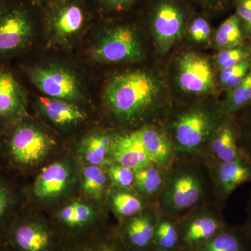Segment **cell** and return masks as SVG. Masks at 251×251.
Here are the masks:
<instances>
[{
	"instance_id": "15",
	"label": "cell",
	"mask_w": 251,
	"mask_h": 251,
	"mask_svg": "<svg viewBox=\"0 0 251 251\" xmlns=\"http://www.w3.org/2000/svg\"><path fill=\"white\" fill-rule=\"evenodd\" d=\"M143 144L153 163L168 168L176 155V148L171 135L163 126H143L133 130Z\"/></svg>"
},
{
	"instance_id": "42",
	"label": "cell",
	"mask_w": 251,
	"mask_h": 251,
	"mask_svg": "<svg viewBox=\"0 0 251 251\" xmlns=\"http://www.w3.org/2000/svg\"><path fill=\"white\" fill-rule=\"evenodd\" d=\"M151 251H168L166 250H163V249H158V248L153 247L152 250Z\"/></svg>"
},
{
	"instance_id": "7",
	"label": "cell",
	"mask_w": 251,
	"mask_h": 251,
	"mask_svg": "<svg viewBox=\"0 0 251 251\" xmlns=\"http://www.w3.org/2000/svg\"><path fill=\"white\" fill-rule=\"evenodd\" d=\"M21 122L9 133L6 153L10 161L16 166H33L45 158L54 142L35 126Z\"/></svg>"
},
{
	"instance_id": "17",
	"label": "cell",
	"mask_w": 251,
	"mask_h": 251,
	"mask_svg": "<svg viewBox=\"0 0 251 251\" xmlns=\"http://www.w3.org/2000/svg\"><path fill=\"white\" fill-rule=\"evenodd\" d=\"M110 163L136 170L153 163L134 132L117 133L109 153Z\"/></svg>"
},
{
	"instance_id": "31",
	"label": "cell",
	"mask_w": 251,
	"mask_h": 251,
	"mask_svg": "<svg viewBox=\"0 0 251 251\" xmlns=\"http://www.w3.org/2000/svg\"><path fill=\"white\" fill-rule=\"evenodd\" d=\"M14 195L9 185L0 179V244H3L2 237L6 241L9 227L6 225L8 218L14 203Z\"/></svg>"
},
{
	"instance_id": "9",
	"label": "cell",
	"mask_w": 251,
	"mask_h": 251,
	"mask_svg": "<svg viewBox=\"0 0 251 251\" xmlns=\"http://www.w3.org/2000/svg\"><path fill=\"white\" fill-rule=\"evenodd\" d=\"M204 158L212 181L216 203L224 209L229 198L239 186L251 182V161L245 154L228 162Z\"/></svg>"
},
{
	"instance_id": "34",
	"label": "cell",
	"mask_w": 251,
	"mask_h": 251,
	"mask_svg": "<svg viewBox=\"0 0 251 251\" xmlns=\"http://www.w3.org/2000/svg\"><path fill=\"white\" fill-rule=\"evenodd\" d=\"M190 38L198 44L208 42L211 37V27L209 23L202 18L195 19L188 29Z\"/></svg>"
},
{
	"instance_id": "45",
	"label": "cell",
	"mask_w": 251,
	"mask_h": 251,
	"mask_svg": "<svg viewBox=\"0 0 251 251\" xmlns=\"http://www.w3.org/2000/svg\"><path fill=\"white\" fill-rule=\"evenodd\" d=\"M0 153H1V150H0Z\"/></svg>"
},
{
	"instance_id": "27",
	"label": "cell",
	"mask_w": 251,
	"mask_h": 251,
	"mask_svg": "<svg viewBox=\"0 0 251 251\" xmlns=\"http://www.w3.org/2000/svg\"><path fill=\"white\" fill-rule=\"evenodd\" d=\"M251 105V69L242 82L233 90L227 92L224 100L220 103L224 115L235 114Z\"/></svg>"
},
{
	"instance_id": "12",
	"label": "cell",
	"mask_w": 251,
	"mask_h": 251,
	"mask_svg": "<svg viewBox=\"0 0 251 251\" xmlns=\"http://www.w3.org/2000/svg\"><path fill=\"white\" fill-rule=\"evenodd\" d=\"M184 23L182 12L173 2L163 1L157 6L151 18V29L160 53L169 52L179 40L184 30Z\"/></svg>"
},
{
	"instance_id": "29",
	"label": "cell",
	"mask_w": 251,
	"mask_h": 251,
	"mask_svg": "<svg viewBox=\"0 0 251 251\" xmlns=\"http://www.w3.org/2000/svg\"><path fill=\"white\" fill-rule=\"evenodd\" d=\"M251 69V56L233 67L226 68L220 71L219 85L226 92L237 87Z\"/></svg>"
},
{
	"instance_id": "32",
	"label": "cell",
	"mask_w": 251,
	"mask_h": 251,
	"mask_svg": "<svg viewBox=\"0 0 251 251\" xmlns=\"http://www.w3.org/2000/svg\"><path fill=\"white\" fill-rule=\"evenodd\" d=\"M239 146L251 161V105L234 114Z\"/></svg>"
},
{
	"instance_id": "18",
	"label": "cell",
	"mask_w": 251,
	"mask_h": 251,
	"mask_svg": "<svg viewBox=\"0 0 251 251\" xmlns=\"http://www.w3.org/2000/svg\"><path fill=\"white\" fill-rule=\"evenodd\" d=\"M6 242L18 251H48L51 235L36 223L18 222L10 227Z\"/></svg>"
},
{
	"instance_id": "22",
	"label": "cell",
	"mask_w": 251,
	"mask_h": 251,
	"mask_svg": "<svg viewBox=\"0 0 251 251\" xmlns=\"http://www.w3.org/2000/svg\"><path fill=\"white\" fill-rule=\"evenodd\" d=\"M167 168L151 163L135 171V190L148 202L156 203L161 194Z\"/></svg>"
},
{
	"instance_id": "1",
	"label": "cell",
	"mask_w": 251,
	"mask_h": 251,
	"mask_svg": "<svg viewBox=\"0 0 251 251\" xmlns=\"http://www.w3.org/2000/svg\"><path fill=\"white\" fill-rule=\"evenodd\" d=\"M210 202L216 201L205 158L198 153H176L167 168L164 185L157 201L160 212L179 219Z\"/></svg>"
},
{
	"instance_id": "14",
	"label": "cell",
	"mask_w": 251,
	"mask_h": 251,
	"mask_svg": "<svg viewBox=\"0 0 251 251\" xmlns=\"http://www.w3.org/2000/svg\"><path fill=\"white\" fill-rule=\"evenodd\" d=\"M198 153L207 159L219 162L233 161L244 154L239 146L234 114L226 115L209 143Z\"/></svg>"
},
{
	"instance_id": "4",
	"label": "cell",
	"mask_w": 251,
	"mask_h": 251,
	"mask_svg": "<svg viewBox=\"0 0 251 251\" xmlns=\"http://www.w3.org/2000/svg\"><path fill=\"white\" fill-rule=\"evenodd\" d=\"M46 11V31L49 46L72 42L83 30L87 14L80 0H51Z\"/></svg>"
},
{
	"instance_id": "44",
	"label": "cell",
	"mask_w": 251,
	"mask_h": 251,
	"mask_svg": "<svg viewBox=\"0 0 251 251\" xmlns=\"http://www.w3.org/2000/svg\"><path fill=\"white\" fill-rule=\"evenodd\" d=\"M221 1H224V2H226V1H227V0H221Z\"/></svg>"
},
{
	"instance_id": "43",
	"label": "cell",
	"mask_w": 251,
	"mask_h": 251,
	"mask_svg": "<svg viewBox=\"0 0 251 251\" xmlns=\"http://www.w3.org/2000/svg\"><path fill=\"white\" fill-rule=\"evenodd\" d=\"M4 247L3 244H0V251H6L4 250Z\"/></svg>"
},
{
	"instance_id": "28",
	"label": "cell",
	"mask_w": 251,
	"mask_h": 251,
	"mask_svg": "<svg viewBox=\"0 0 251 251\" xmlns=\"http://www.w3.org/2000/svg\"><path fill=\"white\" fill-rule=\"evenodd\" d=\"M101 167L89 164L82 173L84 191L95 199H100L103 197L108 186V175Z\"/></svg>"
},
{
	"instance_id": "11",
	"label": "cell",
	"mask_w": 251,
	"mask_h": 251,
	"mask_svg": "<svg viewBox=\"0 0 251 251\" xmlns=\"http://www.w3.org/2000/svg\"><path fill=\"white\" fill-rule=\"evenodd\" d=\"M160 211L151 203L140 214L123 221L120 237L128 251H151Z\"/></svg>"
},
{
	"instance_id": "6",
	"label": "cell",
	"mask_w": 251,
	"mask_h": 251,
	"mask_svg": "<svg viewBox=\"0 0 251 251\" xmlns=\"http://www.w3.org/2000/svg\"><path fill=\"white\" fill-rule=\"evenodd\" d=\"M143 55V45L138 34L126 26L105 31L90 50L91 58L104 64L136 62Z\"/></svg>"
},
{
	"instance_id": "19",
	"label": "cell",
	"mask_w": 251,
	"mask_h": 251,
	"mask_svg": "<svg viewBox=\"0 0 251 251\" xmlns=\"http://www.w3.org/2000/svg\"><path fill=\"white\" fill-rule=\"evenodd\" d=\"M192 251H251V233L244 224H227L210 240Z\"/></svg>"
},
{
	"instance_id": "33",
	"label": "cell",
	"mask_w": 251,
	"mask_h": 251,
	"mask_svg": "<svg viewBox=\"0 0 251 251\" xmlns=\"http://www.w3.org/2000/svg\"><path fill=\"white\" fill-rule=\"evenodd\" d=\"M106 173L114 187L135 191L134 170L112 163L107 166Z\"/></svg>"
},
{
	"instance_id": "38",
	"label": "cell",
	"mask_w": 251,
	"mask_h": 251,
	"mask_svg": "<svg viewBox=\"0 0 251 251\" xmlns=\"http://www.w3.org/2000/svg\"><path fill=\"white\" fill-rule=\"evenodd\" d=\"M104 6L108 9L121 11L128 8L135 0H100Z\"/></svg>"
},
{
	"instance_id": "24",
	"label": "cell",
	"mask_w": 251,
	"mask_h": 251,
	"mask_svg": "<svg viewBox=\"0 0 251 251\" xmlns=\"http://www.w3.org/2000/svg\"><path fill=\"white\" fill-rule=\"evenodd\" d=\"M113 190L110 196V204L114 212L123 221L140 214L151 204L133 190L116 187Z\"/></svg>"
},
{
	"instance_id": "10",
	"label": "cell",
	"mask_w": 251,
	"mask_h": 251,
	"mask_svg": "<svg viewBox=\"0 0 251 251\" xmlns=\"http://www.w3.org/2000/svg\"><path fill=\"white\" fill-rule=\"evenodd\" d=\"M34 25L27 10L21 6L0 10V55L16 53L29 45Z\"/></svg>"
},
{
	"instance_id": "13",
	"label": "cell",
	"mask_w": 251,
	"mask_h": 251,
	"mask_svg": "<svg viewBox=\"0 0 251 251\" xmlns=\"http://www.w3.org/2000/svg\"><path fill=\"white\" fill-rule=\"evenodd\" d=\"M177 81L187 93H208L214 88V75L209 61L200 54L186 52L177 62Z\"/></svg>"
},
{
	"instance_id": "2",
	"label": "cell",
	"mask_w": 251,
	"mask_h": 251,
	"mask_svg": "<svg viewBox=\"0 0 251 251\" xmlns=\"http://www.w3.org/2000/svg\"><path fill=\"white\" fill-rule=\"evenodd\" d=\"M161 84L145 71L118 74L108 81L103 92L105 105L112 116L122 124L149 125L160 112Z\"/></svg>"
},
{
	"instance_id": "36",
	"label": "cell",
	"mask_w": 251,
	"mask_h": 251,
	"mask_svg": "<svg viewBox=\"0 0 251 251\" xmlns=\"http://www.w3.org/2000/svg\"><path fill=\"white\" fill-rule=\"evenodd\" d=\"M75 214H74L73 227H81L90 221L92 216V209L82 203L75 202Z\"/></svg>"
},
{
	"instance_id": "3",
	"label": "cell",
	"mask_w": 251,
	"mask_h": 251,
	"mask_svg": "<svg viewBox=\"0 0 251 251\" xmlns=\"http://www.w3.org/2000/svg\"><path fill=\"white\" fill-rule=\"evenodd\" d=\"M163 125L174 142L176 153H197L205 148L224 122L220 104L214 108L193 107L181 110Z\"/></svg>"
},
{
	"instance_id": "40",
	"label": "cell",
	"mask_w": 251,
	"mask_h": 251,
	"mask_svg": "<svg viewBox=\"0 0 251 251\" xmlns=\"http://www.w3.org/2000/svg\"><path fill=\"white\" fill-rule=\"evenodd\" d=\"M246 227L249 229V232L251 233V192L250 196H249V201H248L247 207V219L245 222L244 223Z\"/></svg>"
},
{
	"instance_id": "20",
	"label": "cell",
	"mask_w": 251,
	"mask_h": 251,
	"mask_svg": "<svg viewBox=\"0 0 251 251\" xmlns=\"http://www.w3.org/2000/svg\"><path fill=\"white\" fill-rule=\"evenodd\" d=\"M70 179L69 167L62 162H54L45 167L34 181L33 191L36 197H55L67 188Z\"/></svg>"
},
{
	"instance_id": "5",
	"label": "cell",
	"mask_w": 251,
	"mask_h": 251,
	"mask_svg": "<svg viewBox=\"0 0 251 251\" xmlns=\"http://www.w3.org/2000/svg\"><path fill=\"white\" fill-rule=\"evenodd\" d=\"M222 211L216 203H207L178 219L179 251H192L226 227Z\"/></svg>"
},
{
	"instance_id": "37",
	"label": "cell",
	"mask_w": 251,
	"mask_h": 251,
	"mask_svg": "<svg viewBox=\"0 0 251 251\" xmlns=\"http://www.w3.org/2000/svg\"><path fill=\"white\" fill-rule=\"evenodd\" d=\"M82 251H128V250L126 249L119 236L117 239H110L107 242L98 244L95 247L85 248Z\"/></svg>"
},
{
	"instance_id": "35",
	"label": "cell",
	"mask_w": 251,
	"mask_h": 251,
	"mask_svg": "<svg viewBox=\"0 0 251 251\" xmlns=\"http://www.w3.org/2000/svg\"><path fill=\"white\" fill-rule=\"evenodd\" d=\"M236 12L242 23L247 40L251 42V0H234Z\"/></svg>"
},
{
	"instance_id": "41",
	"label": "cell",
	"mask_w": 251,
	"mask_h": 251,
	"mask_svg": "<svg viewBox=\"0 0 251 251\" xmlns=\"http://www.w3.org/2000/svg\"><path fill=\"white\" fill-rule=\"evenodd\" d=\"M28 1H31V3L34 4H44V3H49L51 0H28Z\"/></svg>"
},
{
	"instance_id": "16",
	"label": "cell",
	"mask_w": 251,
	"mask_h": 251,
	"mask_svg": "<svg viewBox=\"0 0 251 251\" xmlns=\"http://www.w3.org/2000/svg\"><path fill=\"white\" fill-rule=\"evenodd\" d=\"M27 99L13 74L0 70V120L18 122L27 116Z\"/></svg>"
},
{
	"instance_id": "8",
	"label": "cell",
	"mask_w": 251,
	"mask_h": 251,
	"mask_svg": "<svg viewBox=\"0 0 251 251\" xmlns=\"http://www.w3.org/2000/svg\"><path fill=\"white\" fill-rule=\"evenodd\" d=\"M28 76L31 83L46 97L76 102L84 97L76 74L69 68L57 64L31 68Z\"/></svg>"
},
{
	"instance_id": "26",
	"label": "cell",
	"mask_w": 251,
	"mask_h": 251,
	"mask_svg": "<svg viewBox=\"0 0 251 251\" xmlns=\"http://www.w3.org/2000/svg\"><path fill=\"white\" fill-rule=\"evenodd\" d=\"M247 40L242 23L235 14L231 15L219 26L214 36V43L219 50L242 45Z\"/></svg>"
},
{
	"instance_id": "21",
	"label": "cell",
	"mask_w": 251,
	"mask_h": 251,
	"mask_svg": "<svg viewBox=\"0 0 251 251\" xmlns=\"http://www.w3.org/2000/svg\"><path fill=\"white\" fill-rule=\"evenodd\" d=\"M38 105L44 115L55 125H73L86 118L85 112L69 100L44 96L38 99Z\"/></svg>"
},
{
	"instance_id": "25",
	"label": "cell",
	"mask_w": 251,
	"mask_h": 251,
	"mask_svg": "<svg viewBox=\"0 0 251 251\" xmlns=\"http://www.w3.org/2000/svg\"><path fill=\"white\" fill-rule=\"evenodd\" d=\"M153 247L168 251H179L178 219L160 212L155 227Z\"/></svg>"
},
{
	"instance_id": "39",
	"label": "cell",
	"mask_w": 251,
	"mask_h": 251,
	"mask_svg": "<svg viewBox=\"0 0 251 251\" xmlns=\"http://www.w3.org/2000/svg\"><path fill=\"white\" fill-rule=\"evenodd\" d=\"M74 214H75V204H69L63 208L59 213V219L64 224L73 227Z\"/></svg>"
},
{
	"instance_id": "30",
	"label": "cell",
	"mask_w": 251,
	"mask_h": 251,
	"mask_svg": "<svg viewBox=\"0 0 251 251\" xmlns=\"http://www.w3.org/2000/svg\"><path fill=\"white\" fill-rule=\"evenodd\" d=\"M251 56V42L247 41L242 45L220 50L216 56V67L220 71L233 67Z\"/></svg>"
},
{
	"instance_id": "23",
	"label": "cell",
	"mask_w": 251,
	"mask_h": 251,
	"mask_svg": "<svg viewBox=\"0 0 251 251\" xmlns=\"http://www.w3.org/2000/svg\"><path fill=\"white\" fill-rule=\"evenodd\" d=\"M117 133L98 132L86 137L81 142L80 153L90 165L103 166L110 164L109 153Z\"/></svg>"
}]
</instances>
